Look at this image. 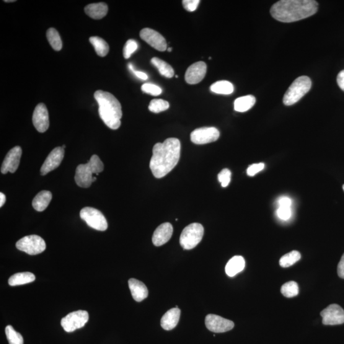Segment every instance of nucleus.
Listing matches in <instances>:
<instances>
[{"label":"nucleus","mask_w":344,"mask_h":344,"mask_svg":"<svg viewBox=\"0 0 344 344\" xmlns=\"http://www.w3.org/2000/svg\"><path fill=\"white\" fill-rule=\"evenodd\" d=\"M180 150L179 140L175 138L154 145L149 166L155 177H164L174 169L180 159Z\"/></svg>","instance_id":"f257e3e1"},{"label":"nucleus","mask_w":344,"mask_h":344,"mask_svg":"<svg viewBox=\"0 0 344 344\" xmlns=\"http://www.w3.org/2000/svg\"><path fill=\"white\" fill-rule=\"evenodd\" d=\"M317 9L314 0H281L271 7L270 14L279 21L293 22L312 16Z\"/></svg>","instance_id":"f03ea898"},{"label":"nucleus","mask_w":344,"mask_h":344,"mask_svg":"<svg viewBox=\"0 0 344 344\" xmlns=\"http://www.w3.org/2000/svg\"><path fill=\"white\" fill-rule=\"evenodd\" d=\"M99 105V115L103 123L112 129H117L121 125L122 108L120 102L110 93L98 90L94 95Z\"/></svg>","instance_id":"7ed1b4c3"},{"label":"nucleus","mask_w":344,"mask_h":344,"mask_svg":"<svg viewBox=\"0 0 344 344\" xmlns=\"http://www.w3.org/2000/svg\"><path fill=\"white\" fill-rule=\"evenodd\" d=\"M104 165L97 155H93L87 164L77 167L75 180L79 187L89 188L93 183V174L98 175L103 172Z\"/></svg>","instance_id":"20e7f679"},{"label":"nucleus","mask_w":344,"mask_h":344,"mask_svg":"<svg viewBox=\"0 0 344 344\" xmlns=\"http://www.w3.org/2000/svg\"><path fill=\"white\" fill-rule=\"evenodd\" d=\"M312 87L311 80L307 76H301L294 80L288 88L283 98L284 104L293 105L298 102L310 90Z\"/></svg>","instance_id":"39448f33"},{"label":"nucleus","mask_w":344,"mask_h":344,"mask_svg":"<svg viewBox=\"0 0 344 344\" xmlns=\"http://www.w3.org/2000/svg\"><path fill=\"white\" fill-rule=\"evenodd\" d=\"M204 234V228L200 223H192L183 230L180 237V244L185 250L195 248L201 241Z\"/></svg>","instance_id":"423d86ee"},{"label":"nucleus","mask_w":344,"mask_h":344,"mask_svg":"<svg viewBox=\"0 0 344 344\" xmlns=\"http://www.w3.org/2000/svg\"><path fill=\"white\" fill-rule=\"evenodd\" d=\"M16 247L28 255H37L45 250L46 244L42 238L38 235H32L20 239L16 243Z\"/></svg>","instance_id":"0eeeda50"},{"label":"nucleus","mask_w":344,"mask_h":344,"mask_svg":"<svg viewBox=\"0 0 344 344\" xmlns=\"http://www.w3.org/2000/svg\"><path fill=\"white\" fill-rule=\"evenodd\" d=\"M80 216L88 226L98 231H105L108 227L107 219L100 211L92 208H84L80 213Z\"/></svg>","instance_id":"6e6552de"},{"label":"nucleus","mask_w":344,"mask_h":344,"mask_svg":"<svg viewBox=\"0 0 344 344\" xmlns=\"http://www.w3.org/2000/svg\"><path fill=\"white\" fill-rule=\"evenodd\" d=\"M89 320V314L86 310H77L70 313L61 319V325L66 332H73L84 327Z\"/></svg>","instance_id":"1a4fd4ad"},{"label":"nucleus","mask_w":344,"mask_h":344,"mask_svg":"<svg viewBox=\"0 0 344 344\" xmlns=\"http://www.w3.org/2000/svg\"><path fill=\"white\" fill-rule=\"evenodd\" d=\"M220 133L216 128L203 127L195 129L191 133V141L197 145L212 143L219 138Z\"/></svg>","instance_id":"9d476101"},{"label":"nucleus","mask_w":344,"mask_h":344,"mask_svg":"<svg viewBox=\"0 0 344 344\" xmlns=\"http://www.w3.org/2000/svg\"><path fill=\"white\" fill-rule=\"evenodd\" d=\"M323 324L325 325H338L344 323V310L337 304L330 305L320 312Z\"/></svg>","instance_id":"9b49d317"},{"label":"nucleus","mask_w":344,"mask_h":344,"mask_svg":"<svg viewBox=\"0 0 344 344\" xmlns=\"http://www.w3.org/2000/svg\"><path fill=\"white\" fill-rule=\"evenodd\" d=\"M207 328L214 333L228 332L234 328V323L232 320L215 314H209L205 317Z\"/></svg>","instance_id":"f8f14e48"},{"label":"nucleus","mask_w":344,"mask_h":344,"mask_svg":"<svg viewBox=\"0 0 344 344\" xmlns=\"http://www.w3.org/2000/svg\"><path fill=\"white\" fill-rule=\"evenodd\" d=\"M140 37L145 42L159 51H165L167 49L166 40L160 34L151 28H144L140 33Z\"/></svg>","instance_id":"ddd939ff"},{"label":"nucleus","mask_w":344,"mask_h":344,"mask_svg":"<svg viewBox=\"0 0 344 344\" xmlns=\"http://www.w3.org/2000/svg\"><path fill=\"white\" fill-rule=\"evenodd\" d=\"M22 156V149L19 146H15L8 152L5 157L1 168V172L4 174L8 172L15 173L19 167L20 157Z\"/></svg>","instance_id":"4468645a"},{"label":"nucleus","mask_w":344,"mask_h":344,"mask_svg":"<svg viewBox=\"0 0 344 344\" xmlns=\"http://www.w3.org/2000/svg\"><path fill=\"white\" fill-rule=\"evenodd\" d=\"M64 149L62 147L54 149L49 154L45 162L41 167L40 173L42 176L48 174L58 168L64 158Z\"/></svg>","instance_id":"2eb2a0df"},{"label":"nucleus","mask_w":344,"mask_h":344,"mask_svg":"<svg viewBox=\"0 0 344 344\" xmlns=\"http://www.w3.org/2000/svg\"><path fill=\"white\" fill-rule=\"evenodd\" d=\"M33 124L40 133H44L49 127V118L48 108L43 103H39L36 107L33 114Z\"/></svg>","instance_id":"dca6fc26"},{"label":"nucleus","mask_w":344,"mask_h":344,"mask_svg":"<svg viewBox=\"0 0 344 344\" xmlns=\"http://www.w3.org/2000/svg\"><path fill=\"white\" fill-rule=\"evenodd\" d=\"M207 73L205 62L199 61L191 64L186 72L185 80L190 84H198L204 79Z\"/></svg>","instance_id":"f3484780"},{"label":"nucleus","mask_w":344,"mask_h":344,"mask_svg":"<svg viewBox=\"0 0 344 344\" xmlns=\"http://www.w3.org/2000/svg\"><path fill=\"white\" fill-rule=\"evenodd\" d=\"M172 234V225L169 222H165L155 230L153 236H152V242L155 246H162L169 241Z\"/></svg>","instance_id":"a211bd4d"},{"label":"nucleus","mask_w":344,"mask_h":344,"mask_svg":"<svg viewBox=\"0 0 344 344\" xmlns=\"http://www.w3.org/2000/svg\"><path fill=\"white\" fill-rule=\"evenodd\" d=\"M128 284L134 301L142 302L148 296V289L142 282L135 279H130L128 281Z\"/></svg>","instance_id":"6ab92c4d"},{"label":"nucleus","mask_w":344,"mask_h":344,"mask_svg":"<svg viewBox=\"0 0 344 344\" xmlns=\"http://www.w3.org/2000/svg\"><path fill=\"white\" fill-rule=\"evenodd\" d=\"M180 316V310L178 308H173L165 313L161 319L162 327L165 330H172L176 327Z\"/></svg>","instance_id":"aec40b11"},{"label":"nucleus","mask_w":344,"mask_h":344,"mask_svg":"<svg viewBox=\"0 0 344 344\" xmlns=\"http://www.w3.org/2000/svg\"><path fill=\"white\" fill-rule=\"evenodd\" d=\"M84 10L88 16L94 19H101L107 14L108 6L105 3H98L87 5Z\"/></svg>","instance_id":"412c9836"},{"label":"nucleus","mask_w":344,"mask_h":344,"mask_svg":"<svg viewBox=\"0 0 344 344\" xmlns=\"http://www.w3.org/2000/svg\"><path fill=\"white\" fill-rule=\"evenodd\" d=\"M245 265L244 258L241 256H235L227 263L225 271L227 276L234 277L244 270Z\"/></svg>","instance_id":"4be33fe9"},{"label":"nucleus","mask_w":344,"mask_h":344,"mask_svg":"<svg viewBox=\"0 0 344 344\" xmlns=\"http://www.w3.org/2000/svg\"><path fill=\"white\" fill-rule=\"evenodd\" d=\"M53 195L50 191H42L33 199L32 205L38 212L45 211L50 203Z\"/></svg>","instance_id":"5701e85b"},{"label":"nucleus","mask_w":344,"mask_h":344,"mask_svg":"<svg viewBox=\"0 0 344 344\" xmlns=\"http://www.w3.org/2000/svg\"><path fill=\"white\" fill-rule=\"evenodd\" d=\"M256 103V98L253 95H247L235 100L234 108L237 112H244L251 108Z\"/></svg>","instance_id":"b1692460"},{"label":"nucleus","mask_w":344,"mask_h":344,"mask_svg":"<svg viewBox=\"0 0 344 344\" xmlns=\"http://www.w3.org/2000/svg\"><path fill=\"white\" fill-rule=\"evenodd\" d=\"M35 280L34 274L31 272L17 273L10 277L9 280L10 286H15L33 283Z\"/></svg>","instance_id":"393cba45"},{"label":"nucleus","mask_w":344,"mask_h":344,"mask_svg":"<svg viewBox=\"0 0 344 344\" xmlns=\"http://www.w3.org/2000/svg\"><path fill=\"white\" fill-rule=\"evenodd\" d=\"M151 63L158 70L162 76L167 78H172L174 76V71L169 64L158 58H153L151 59Z\"/></svg>","instance_id":"a878e982"},{"label":"nucleus","mask_w":344,"mask_h":344,"mask_svg":"<svg viewBox=\"0 0 344 344\" xmlns=\"http://www.w3.org/2000/svg\"><path fill=\"white\" fill-rule=\"evenodd\" d=\"M89 42L92 44L98 56L105 57L109 52V46L105 40L99 37H92L89 38Z\"/></svg>","instance_id":"bb28decb"},{"label":"nucleus","mask_w":344,"mask_h":344,"mask_svg":"<svg viewBox=\"0 0 344 344\" xmlns=\"http://www.w3.org/2000/svg\"><path fill=\"white\" fill-rule=\"evenodd\" d=\"M212 92L220 95H230L234 91V87L231 82L227 81H217L211 86Z\"/></svg>","instance_id":"cd10ccee"},{"label":"nucleus","mask_w":344,"mask_h":344,"mask_svg":"<svg viewBox=\"0 0 344 344\" xmlns=\"http://www.w3.org/2000/svg\"><path fill=\"white\" fill-rule=\"evenodd\" d=\"M47 38L54 50L57 51L61 50L63 43L60 36L56 30L53 28H49L47 32Z\"/></svg>","instance_id":"c85d7f7f"},{"label":"nucleus","mask_w":344,"mask_h":344,"mask_svg":"<svg viewBox=\"0 0 344 344\" xmlns=\"http://www.w3.org/2000/svg\"><path fill=\"white\" fill-rule=\"evenodd\" d=\"M301 259V254L297 250H293L284 255L279 260V264L283 268H288L293 265Z\"/></svg>","instance_id":"c756f323"},{"label":"nucleus","mask_w":344,"mask_h":344,"mask_svg":"<svg viewBox=\"0 0 344 344\" xmlns=\"http://www.w3.org/2000/svg\"><path fill=\"white\" fill-rule=\"evenodd\" d=\"M281 293L286 298H293L298 295L299 287L298 284L294 281H289L283 284L281 287Z\"/></svg>","instance_id":"7c9ffc66"},{"label":"nucleus","mask_w":344,"mask_h":344,"mask_svg":"<svg viewBox=\"0 0 344 344\" xmlns=\"http://www.w3.org/2000/svg\"><path fill=\"white\" fill-rule=\"evenodd\" d=\"M5 333H6L7 338L9 344L24 343L22 336L20 335V333L16 332L12 326H7L5 328Z\"/></svg>","instance_id":"2f4dec72"},{"label":"nucleus","mask_w":344,"mask_h":344,"mask_svg":"<svg viewBox=\"0 0 344 344\" xmlns=\"http://www.w3.org/2000/svg\"><path fill=\"white\" fill-rule=\"evenodd\" d=\"M169 103L162 99H154L150 102L149 109L153 113H159L169 109Z\"/></svg>","instance_id":"473e14b6"},{"label":"nucleus","mask_w":344,"mask_h":344,"mask_svg":"<svg viewBox=\"0 0 344 344\" xmlns=\"http://www.w3.org/2000/svg\"><path fill=\"white\" fill-rule=\"evenodd\" d=\"M138 49V43L134 40H129L125 43L123 49V56L125 59L130 58L133 53Z\"/></svg>","instance_id":"72a5a7b5"},{"label":"nucleus","mask_w":344,"mask_h":344,"mask_svg":"<svg viewBox=\"0 0 344 344\" xmlns=\"http://www.w3.org/2000/svg\"><path fill=\"white\" fill-rule=\"evenodd\" d=\"M142 91L152 96H158L162 93V88L154 84L146 83L142 85Z\"/></svg>","instance_id":"f704fd0d"},{"label":"nucleus","mask_w":344,"mask_h":344,"mask_svg":"<svg viewBox=\"0 0 344 344\" xmlns=\"http://www.w3.org/2000/svg\"><path fill=\"white\" fill-rule=\"evenodd\" d=\"M232 172L229 169H224L218 175V180L222 187L226 188L231 181Z\"/></svg>","instance_id":"c9c22d12"},{"label":"nucleus","mask_w":344,"mask_h":344,"mask_svg":"<svg viewBox=\"0 0 344 344\" xmlns=\"http://www.w3.org/2000/svg\"><path fill=\"white\" fill-rule=\"evenodd\" d=\"M200 0H184L182 5L184 8L188 12H194L197 9Z\"/></svg>","instance_id":"e433bc0d"},{"label":"nucleus","mask_w":344,"mask_h":344,"mask_svg":"<svg viewBox=\"0 0 344 344\" xmlns=\"http://www.w3.org/2000/svg\"><path fill=\"white\" fill-rule=\"evenodd\" d=\"M264 168H265V164L263 163L250 165L247 170V175L250 177H253V176H255L258 173L261 172V170H263Z\"/></svg>","instance_id":"4c0bfd02"},{"label":"nucleus","mask_w":344,"mask_h":344,"mask_svg":"<svg viewBox=\"0 0 344 344\" xmlns=\"http://www.w3.org/2000/svg\"><path fill=\"white\" fill-rule=\"evenodd\" d=\"M291 214V208H279L278 211H277L278 216L284 221H287L290 218Z\"/></svg>","instance_id":"58836bf2"},{"label":"nucleus","mask_w":344,"mask_h":344,"mask_svg":"<svg viewBox=\"0 0 344 344\" xmlns=\"http://www.w3.org/2000/svg\"><path fill=\"white\" fill-rule=\"evenodd\" d=\"M278 203L279 208H291L292 200L290 198L283 196V197L279 199Z\"/></svg>","instance_id":"ea45409f"},{"label":"nucleus","mask_w":344,"mask_h":344,"mask_svg":"<svg viewBox=\"0 0 344 344\" xmlns=\"http://www.w3.org/2000/svg\"><path fill=\"white\" fill-rule=\"evenodd\" d=\"M337 273L340 278L344 279V254L340 259L337 267Z\"/></svg>","instance_id":"a19ab883"},{"label":"nucleus","mask_w":344,"mask_h":344,"mask_svg":"<svg viewBox=\"0 0 344 344\" xmlns=\"http://www.w3.org/2000/svg\"><path fill=\"white\" fill-rule=\"evenodd\" d=\"M337 81L338 86L344 91V71H341L338 74Z\"/></svg>","instance_id":"79ce46f5"},{"label":"nucleus","mask_w":344,"mask_h":344,"mask_svg":"<svg viewBox=\"0 0 344 344\" xmlns=\"http://www.w3.org/2000/svg\"><path fill=\"white\" fill-rule=\"evenodd\" d=\"M132 72H133V73L134 75H135V76L139 79L142 80H147V79H148V76H147V75L146 74L144 73V72L136 71H134V70Z\"/></svg>","instance_id":"37998d69"},{"label":"nucleus","mask_w":344,"mask_h":344,"mask_svg":"<svg viewBox=\"0 0 344 344\" xmlns=\"http://www.w3.org/2000/svg\"><path fill=\"white\" fill-rule=\"evenodd\" d=\"M5 201H6V196L4 193H0V207H3L4 205Z\"/></svg>","instance_id":"c03bdc74"},{"label":"nucleus","mask_w":344,"mask_h":344,"mask_svg":"<svg viewBox=\"0 0 344 344\" xmlns=\"http://www.w3.org/2000/svg\"><path fill=\"white\" fill-rule=\"evenodd\" d=\"M96 180H97V177H93V182H95Z\"/></svg>","instance_id":"a18cd8bd"},{"label":"nucleus","mask_w":344,"mask_h":344,"mask_svg":"<svg viewBox=\"0 0 344 344\" xmlns=\"http://www.w3.org/2000/svg\"><path fill=\"white\" fill-rule=\"evenodd\" d=\"M167 51L169 52H171L172 51V48H168Z\"/></svg>","instance_id":"49530a36"},{"label":"nucleus","mask_w":344,"mask_h":344,"mask_svg":"<svg viewBox=\"0 0 344 344\" xmlns=\"http://www.w3.org/2000/svg\"><path fill=\"white\" fill-rule=\"evenodd\" d=\"M4 2L9 3V2H15V1H14V0H10V1H4Z\"/></svg>","instance_id":"de8ad7c7"},{"label":"nucleus","mask_w":344,"mask_h":344,"mask_svg":"<svg viewBox=\"0 0 344 344\" xmlns=\"http://www.w3.org/2000/svg\"><path fill=\"white\" fill-rule=\"evenodd\" d=\"M63 147V148L64 149V148H65L66 147H65V146H63V147Z\"/></svg>","instance_id":"09e8293b"},{"label":"nucleus","mask_w":344,"mask_h":344,"mask_svg":"<svg viewBox=\"0 0 344 344\" xmlns=\"http://www.w3.org/2000/svg\"><path fill=\"white\" fill-rule=\"evenodd\" d=\"M176 78H178V76H175Z\"/></svg>","instance_id":"8fccbe9b"},{"label":"nucleus","mask_w":344,"mask_h":344,"mask_svg":"<svg viewBox=\"0 0 344 344\" xmlns=\"http://www.w3.org/2000/svg\"><path fill=\"white\" fill-rule=\"evenodd\" d=\"M343 190L344 191V185H343Z\"/></svg>","instance_id":"3c124183"}]
</instances>
